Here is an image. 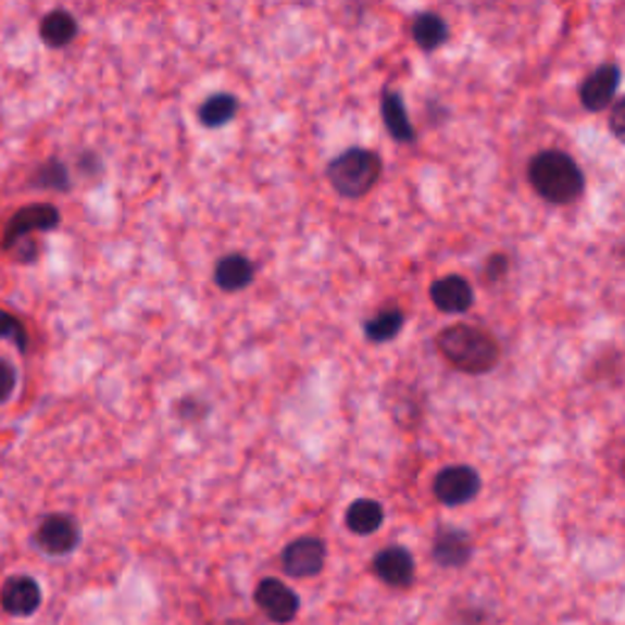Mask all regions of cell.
I'll use <instances>...</instances> for the list:
<instances>
[{
	"instance_id": "5",
	"label": "cell",
	"mask_w": 625,
	"mask_h": 625,
	"mask_svg": "<svg viewBox=\"0 0 625 625\" xmlns=\"http://www.w3.org/2000/svg\"><path fill=\"white\" fill-rule=\"evenodd\" d=\"M82 542V528L66 513H52L39 523L35 530V545L49 558H64L72 554Z\"/></svg>"
},
{
	"instance_id": "17",
	"label": "cell",
	"mask_w": 625,
	"mask_h": 625,
	"mask_svg": "<svg viewBox=\"0 0 625 625\" xmlns=\"http://www.w3.org/2000/svg\"><path fill=\"white\" fill-rule=\"evenodd\" d=\"M382 523H384L382 503L372 501V499L354 501L345 513L347 530L354 535H372L382 528Z\"/></svg>"
},
{
	"instance_id": "16",
	"label": "cell",
	"mask_w": 625,
	"mask_h": 625,
	"mask_svg": "<svg viewBox=\"0 0 625 625\" xmlns=\"http://www.w3.org/2000/svg\"><path fill=\"white\" fill-rule=\"evenodd\" d=\"M382 117H384L386 130H389V135L393 137L396 142H413L415 140V127L411 125L401 96L396 91H384Z\"/></svg>"
},
{
	"instance_id": "6",
	"label": "cell",
	"mask_w": 625,
	"mask_h": 625,
	"mask_svg": "<svg viewBox=\"0 0 625 625\" xmlns=\"http://www.w3.org/2000/svg\"><path fill=\"white\" fill-rule=\"evenodd\" d=\"M62 215H59L52 203H29L10 217L3 233V250L13 247L23 237H35V233H49L59 227Z\"/></svg>"
},
{
	"instance_id": "15",
	"label": "cell",
	"mask_w": 625,
	"mask_h": 625,
	"mask_svg": "<svg viewBox=\"0 0 625 625\" xmlns=\"http://www.w3.org/2000/svg\"><path fill=\"white\" fill-rule=\"evenodd\" d=\"M76 35L78 23L68 10H52V13H47L42 23H39V39H42L49 49H62L72 45Z\"/></svg>"
},
{
	"instance_id": "13",
	"label": "cell",
	"mask_w": 625,
	"mask_h": 625,
	"mask_svg": "<svg viewBox=\"0 0 625 625\" xmlns=\"http://www.w3.org/2000/svg\"><path fill=\"white\" fill-rule=\"evenodd\" d=\"M433 560L445 570H460L472 560L470 535L458 528H442L435 535Z\"/></svg>"
},
{
	"instance_id": "11",
	"label": "cell",
	"mask_w": 625,
	"mask_h": 625,
	"mask_svg": "<svg viewBox=\"0 0 625 625\" xmlns=\"http://www.w3.org/2000/svg\"><path fill=\"white\" fill-rule=\"evenodd\" d=\"M372 570L376 577L384 584H389L393 589H409L415 579V560L413 554L401 548V545H391V548H384L374 558Z\"/></svg>"
},
{
	"instance_id": "2",
	"label": "cell",
	"mask_w": 625,
	"mask_h": 625,
	"mask_svg": "<svg viewBox=\"0 0 625 625\" xmlns=\"http://www.w3.org/2000/svg\"><path fill=\"white\" fill-rule=\"evenodd\" d=\"M528 182L540 198L554 205L579 201L584 186H587L579 164L560 150H545L535 154L528 166Z\"/></svg>"
},
{
	"instance_id": "24",
	"label": "cell",
	"mask_w": 625,
	"mask_h": 625,
	"mask_svg": "<svg viewBox=\"0 0 625 625\" xmlns=\"http://www.w3.org/2000/svg\"><path fill=\"white\" fill-rule=\"evenodd\" d=\"M505 272H509V260L503 254H493L484 266V282H499Z\"/></svg>"
},
{
	"instance_id": "21",
	"label": "cell",
	"mask_w": 625,
	"mask_h": 625,
	"mask_svg": "<svg viewBox=\"0 0 625 625\" xmlns=\"http://www.w3.org/2000/svg\"><path fill=\"white\" fill-rule=\"evenodd\" d=\"M0 340H8L17 347V352H27V330L13 313L0 311Z\"/></svg>"
},
{
	"instance_id": "10",
	"label": "cell",
	"mask_w": 625,
	"mask_h": 625,
	"mask_svg": "<svg viewBox=\"0 0 625 625\" xmlns=\"http://www.w3.org/2000/svg\"><path fill=\"white\" fill-rule=\"evenodd\" d=\"M621 86V66L603 64L597 72L584 78L579 86V101L591 113H601L613 103Z\"/></svg>"
},
{
	"instance_id": "25",
	"label": "cell",
	"mask_w": 625,
	"mask_h": 625,
	"mask_svg": "<svg viewBox=\"0 0 625 625\" xmlns=\"http://www.w3.org/2000/svg\"><path fill=\"white\" fill-rule=\"evenodd\" d=\"M623 113H625V101H616V103H613V111H611V130H613V135L618 137V140H625V127H623L625 117H623Z\"/></svg>"
},
{
	"instance_id": "4",
	"label": "cell",
	"mask_w": 625,
	"mask_h": 625,
	"mask_svg": "<svg viewBox=\"0 0 625 625\" xmlns=\"http://www.w3.org/2000/svg\"><path fill=\"white\" fill-rule=\"evenodd\" d=\"M482 491V476L470 464H452L438 472L433 482V493L442 505H462L476 499Z\"/></svg>"
},
{
	"instance_id": "8",
	"label": "cell",
	"mask_w": 625,
	"mask_h": 625,
	"mask_svg": "<svg viewBox=\"0 0 625 625\" xmlns=\"http://www.w3.org/2000/svg\"><path fill=\"white\" fill-rule=\"evenodd\" d=\"M254 601L266 613V618L279 625L291 623L301 609L299 593L286 587L282 579H262L254 589Z\"/></svg>"
},
{
	"instance_id": "22",
	"label": "cell",
	"mask_w": 625,
	"mask_h": 625,
	"mask_svg": "<svg viewBox=\"0 0 625 625\" xmlns=\"http://www.w3.org/2000/svg\"><path fill=\"white\" fill-rule=\"evenodd\" d=\"M35 184L42 186V188H57V191H66L68 188L66 166L62 162H57V159H52V162H47L42 168H39Z\"/></svg>"
},
{
	"instance_id": "1",
	"label": "cell",
	"mask_w": 625,
	"mask_h": 625,
	"mask_svg": "<svg viewBox=\"0 0 625 625\" xmlns=\"http://www.w3.org/2000/svg\"><path fill=\"white\" fill-rule=\"evenodd\" d=\"M435 345L445 360L464 374H486L501 360V347L496 337L484 327L467 323L442 327L440 335L435 337Z\"/></svg>"
},
{
	"instance_id": "19",
	"label": "cell",
	"mask_w": 625,
	"mask_h": 625,
	"mask_svg": "<svg viewBox=\"0 0 625 625\" xmlns=\"http://www.w3.org/2000/svg\"><path fill=\"white\" fill-rule=\"evenodd\" d=\"M448 37H450V27L440 15L423 13L415 17L413 42L418 45L423 52H435V49L448 42Z\"/></svg>"
},
{
	"instance_id": "7",
	"label": "cell",
	"mask_w": 625,
	"mask_h": 625,
	"mask_svg": "<svg viewBox=\"0 0 625 625\" xmlns=\"http://www.w3.org/2000/svg\"><path fill=\"white\" fill-rule=\"evenodd\" d=\"M325 558V542L321 538H313V535H305V538L286 545L282 554V567L293 579H311L323 572Z\"/></svg>"
},
{
	"instance_id": "14",
	"label": "cell",
	"mask_w": 625,
	"mask_h": 625,
	"mask_svg": "<svg viewBox=\"0 0 625 625\" xmlns=\"http://www.w3.org/2000/svg\"><path fill=\"white\" fill-rule=\"evenodd\" d=\"M213 279L217 284V289H223L227 293L242 291L254 282V264L247 260L245 254H227L215 264Z\"/></svg>"
},
{
	"instance_id": "9",
	"label": "cell",
	"mask_w": 625,
	"mask_h": 625,
	"mask_svg": "<svg viewBox=\"0 0 625 625\" xmlns=\"http://www.w3.org/2000/svg\"><path fill=\"white\" fill-rule=\"evenodd\" d=\"M0 607L13 618L35 616L39 607H42V589L27 574H13V577L5 579L3 589H0Z\"/></svg>"
},
{
	"instance_id": "20",
	"label": "cell",
	"mask_w": 625,
	"mask_h": 625,
	"mask_svg": "<svg viewBox=\"0 0 625 625\" xmlns=\"http://www.w3.org/2000/svg\"><path fill=\"white\" fill-rule=\"evenodd\" d=\"M403 323H405V315L399 309L382 311L364 323V335H366V340L376 342V345L389 342L403 330Z\"/></svg>"
},
{
	"instance_id": "3",
	"label": "cell",
	"mask_w": 625,
	"mask_h": 625,
	"mask_svg": "<svg viewBox=\"0 0 625 625\" xmlns=\"http://www.w3.org/2000/svg\"><path fill=\"white\" fill-rule=\"evenodd\" d=\"M327 182L337 193L345 198H362L372 191L382 176V159L376 152L362 150H345L337 154L325 168Z\"/></svg>"
},
{
	"instance_id": "23",
	"label": "cell",
	"mask_w": 625,
	"mask_h": 625,
	"mask_svg": "<svg viewBox=\"0 0 625 625\" xmlns=\"http://www.w3.org/2000/svg\"><path fill=\"white\" fill-rule=\"evenodd\" d=\"M15 386H17L15 366L10 364V362H5V360H0V403L10 401V396H13Z\"/></svg>"
},
{
	"instance_id": "18",
	"label": "cell",
	"mask_w": 625,
	"mask_h": 625,
	"mask_svg": "<svg viewBox=\"0 0 625 625\" xmlns=\"http://www.w3.org/2000/svg\"><path fill=\"white\" fill-rule=\"evenodd\" d=\"M237 111H240V101L233 93H215L208 96L198 108V121L203 127H223L235 121Z\"/></svg>"
},
{
	"instance_id": "12",
	"label": "cell",
	"mask_w": 625,
	"mask_h": 625,
	"mask_svg": "<svg viewBox=\"0 0 625 625\" xmlns=\"http://www.w3.org/2000/svg\"><path fill=\"white\" fill-rule=\"evenodd\" d=\"M430 301L442 313H464L474 305V291L470 282L460 274L442 276L430 286Z\"/></svg>"
}]
</instances>
